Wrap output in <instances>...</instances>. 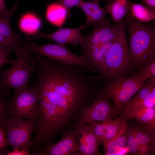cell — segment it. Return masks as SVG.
I'll return each mask as SVG.
<instances>
[{
    "label": "cell",
    "mask_w": 155,
    "mask_h": 155,
    "mask_svg": "<svg viewBox=\"0 0 155 155\" xmlns=\"http://www.w3.org/2000/svg\"><path fill=\"white\" fill-rule=\"evenodd\" d=\"M36 80L32 85L40 96L60 110H82L89 105L99 92L98 82L90 78L86 68L64 63L35 53Z\"/></svg>",
    "instance_id": "6da1fadb"
},
{
    "label": "cell",
    "mask_w": 155,
    "mask_h": 155,
    "mask_svg": "<svg viewBox=\"0 0 155 155\" xmlns=\"http://www.w3.org/2000/svg\"><path fill=\"white\" fill-rule=\"evenodd\" d=\"M126 17L130 66L133 73L155 60V26L129 14Z\"/></svg>",
    "instance_id": "7a4b0ae2"
},
{
    "label": "cell",
    "mask_w": 155,
    "mask_h": 155,
    "mask_svg": "<svg viewBox=\"0 0 155 155\" xmlns=\"http://www.w3.org/2000/svg\"><path fill=\"white\" fill-rule=\"evenodd\" d=\"M116 37L106 55L105 65L106 75L101 81L105 82L120 75L131 73L127 35V18L118 24Z\"/></svg>",
    "instance_id": "3957f363"
},
{
    "label": "cell",
    "mask_w": 155,
    "mask_h": 155,
    "mask_svg": "<svg viewBox=\"0 0 155 155\" xmlns=\"http://www.w3.org/2000/svg\"><path fill=\"white\" fill-rule=\"evenodd\" d=\"M30 52L23 48L16 53V62L9 68L0 71V88H12L15 91L28 89L33 71L36 70V62Z\"/></svg>",
    "instance_id": "277c9868"
},
{
    "label": "cell",
    "mask_w": 155,
    "mask_h": 155,
    "mask_svg": "<svg viewBox=\"0 0 155 155\" xmlns=\"http://www.w3.org/2000/svg\"><path fill=\"white\" fill-rule=\"evenodd\" d=\"M145 81L135 72L120 75L106 82L99 92L112 100L116 115L119 114L126 103L144 86Z\"/></svg>",
    "instance_id": "5b68a950"
},
{
    "label": "cell",
    "mask_w": 155,
    "mask_h": 155,
    "mask_svg": "<svg viewBox=\"0 0 155 155\" xmlns=\"http://www.w3.org/2000/svg\"><path fill=\"white\" fill-rule=\"evenodd\" d=\"M39 99L38 91L32 86L27 89L15 91L9 103L12 118L30 119L38 116Z\"/></svg>",
    "instance_id": "8992f818"
},
{
    "label": "cell",
    "mask_w": 155,
    "mask_h": 155,
    "mask_svg": "<svg viewBox=\"0 0 155 155\" xmlns=\"http://www.w3.org/2000/svg\"><path fill=\"white\" fill-rule=\"evenodd\" d=\"M38 118V116L30 119H10L5 127L7 146L13 150L23 149L30 152L32 134Z\"/></svg>",
    "instance_id": "52a82bcc"
},
{
    "label": "cell",
    "mask_w": 155,
    "mask_h": 155,
    "mask_svg": "<svg viewBox=\"0 0 155 155\" xmlns=\"http://www.w3.org/2000/svg\"><path fill=\"white\" fill-rule=\"evenodd\" d=\"M23 47L27 51L36 53L47 58L65 64L81 66L88 70V66L84 56L73 53L65 45L49 43L38 45L30 40L25 42Z\"/></svg>",
    "instance_id": "ba28073f"
},
{
    "label": "cell",
    "mask_w": 155,
    "mask_h": 155,
    "mask_svg": "<svg viewBox=\"0 0 155 155\" xmlns=\"http://www.w3.org/2000/svg\"><path fill=\"white\" fill-rule=\"evenodd\" d=\"M116 115L110 99L99 92L92 102L81 111L73 126L78 127L96 121H110Z\"/></svg>",
    "instance_id": "9c48e42d"
},
{
    "label": "cell",
    "mask_w": 155,
    "mask_h": 155,
    "mask_svg": "<svg viewBox=\"0 0 155 155\" xmlns=\"http://www.w3.org/2000/svg\"><path fill=\"white\" fill-rule=\"evenodd\" d=\"M17 8L16 5L7 13L0 16V48L8 56L12 51L16 53L23 49L20 34L13 30L10 24L11 17Z\"/></svg>",
    "instance_id": "30bf717a"
},
{
    "label": "cell",
    "mask_w": 155,
    "mask_h": 155,
    "mask_svg": "<svg viewBox=\"0 0 155 155\" xmlns=\"http://www.w3.org/2000/svg\"><path fill=\"white\" fill-rule=\"evenodd\" d=\"M62 135L57 142L48 145L33 155H77L78 150L77 128L73 126Z\"/></svg>",
    "instance_id": "8fae6325"
},
{
    "label": "cell",
    "mask_w": 155,
    "mask_h": 155,
    "mask_svg": "<svg viewBox=\"0 0 155 155\" xmlns=\"http://www.w3.org/2000/svg\"><path fill=\"white\" fill-rule=\"evenodd\" d=\"M85 28L83 25L75 28H61L50 33L44 34L38 32L26 35L27 40L42 38L51 40L58 44L65 45L71 44L75 46H82L84 44L85 36L82 34L81 31Z\"/></svg>",
    "instance_id": "7c38bea8"
},
{
    "label": "cell",
    "mask_w": 155,
    "mask_h": 155,
    "mask_svg": "<svg viewBox=\"0 0 155 155\" xmlns=\"http://www.w3.org/2000/svg\"><path fill=\"white\" fill-rule=\"evenodd\" d=\"M118 24L113 25L109 21L93 25L92 31L85 36L82 47H99L113 41L117 35Z\"/></svg>",
    "instance_id": "4fadbf2b"
},
{
    "label": "cell",
    "mask_w": 155,
    "mask_h": 155,
    "mask_svg": "<svg viewBox=\"0 0 155 155\" xmlns=\"http://www.w3.org/2000/svg\"><path fill=\"white\" fill-rule=\"evenodd\" d=\"M121 117L128 121H134L137 126L148 132L155 133V106L122 112Z\"/></svg>",
    "instance_id": "5bb4252c"
},
{
    "label": "cell",
    "mask_w": 155,
    "mask_h": 155,
    "mask_svg": "<svg viewBox=\"0 0 155 155\" xmlns=\"http://www.w3.org/2000/svg\"><path fill=\"white\" fill-rule=\"evenodd\" d=\"M74 127L78 129L77 155H100L98 147L100 144L92 130L86 125Z\"/></svg>",
    "instance_id": "9a60e30c"
},
{
    "label": "cell",
    "mask_w": 155,
    "mask_h": 155,
    "mask_svg": "<svg viewBox=\"0 0 155 155\" xmlns=\"http://www.w3.org/2000/svg\"><path fill=\"white\" fill-rule=\"evenodd\" d=\"M76 6L82 9L86 16L85 28H87L92 25L109 21L106 18L107 13L104 7L100 6L98 0L86 1L81 0Z\"/></svg>",
    "instance_id": "2e32d148"
},
{
    "label": "cell",
    "mask_w": 155,
    "mask_h": 155,
    "mask_svg": "<svg viewBox=\"0 0 155 155\" xmlns=\"http://www.w3.org/2000/svg\"><path fill=\"white\" fill-rule=\"evenodd\" d=\"M123 119L120 117L108 122L96 121L86 124L98 138L100 143L109 140L116 134Z\"/></svg>",
    "instance_id": "e0dca14e"
},
{
    "label": "cell",
    "mask_w": 155,
    "mask_h": 155,
    "mask_svg": "<svg viewBox=\"0 0 155 155\" xmlns=\"http://www.w3.org/2000/svg\"><path fill=\"white\" fill-rule=\"evenodd\" d=\"M129 127L127 121L123 119L115 135L111 139L102 142L104 155H114L126 146L127 133Z\"/></svg>",
    "instance_id": "ac0fdd59"
},
{
    "label": "cell",
    "mask_w": 155,
    "mask_h": 155,
    "mask_svg": "<svg viewBox=\"0 0 155 155\" xmlns=\"http://www.w3.org/2000/svg\"><path fill=\"white\" fill-rule=\"evenodd\" d=\"M70 14V11L57 1L50 3L47 6L45 17L51 24L57 27L62 26Z\"/></svg>",
    "instance_id": "d6986e66"
},
{
    "label": "cell",
    "mask_w": 155,
    "mask_h": 155,
    "mask_svg": "<svg viewBox=\"0 0 155 155\" xmlns=\"http://www.w3.org/2000/svg\"><path fill=\"white\" fill-rule=\"evenodd\" d=\"M18 24L20 30L26 35L39 32L42 27L43 22L36 13L28 11L20 17Z\"/></svg>",
    "instance_id": "ffe728a7"
},
{
    "label": "cell",
    "mask_w": 155,
    "mask_h": 155,
    "mask_svg": "<svg viewBox=\"0 0 155 155\" xmlns=\"http://www.w3.org/2000/svg\"><path fill=\"white\" fill-rule=\"evenodd\" d=\"M128 14L138 21L149 23L155 19V9L151 8L143 3H136L129 1Z\"/></svg>",
    "instance_id": "44dd1931"
},
{
    "label": "cell",
    "mask_w": 155,
    "mask_h": 155,
    "mask_svg": "<svg viewBox=\"0 0 155 155\" xmlns=\"http://www.w3.org/2000/svg\"><path fill=\"white\" fill-rule=\"evenodd\" d=\"M104 7L106 12L111 16L117 24L128 14L129 1L128 0H110Z\"/></svg>",
    "instance_id": "7402d4cb"
},
{
    "label": "cell",
    "mask_w": 155,
    "mask_h": 155,
    "mask_svg": "<svg viewBox=\"0 0 155 155\" xmlns=\"http://www.w3.org/2000/svg\"><path fill=\"white\" fill-rule=\"evenodd\" d=\"M10 93L9 89L2 88L0 93V125L5 128L12 118L9 110Z\"/></svg>",
    "instance_id": "603a6c76"
},
{
    "label": "cell",
    "mask_w": 155,
    "mask_h": 155,
    "mask_svg": "<svg viewBox=\"0 0 155 155\" xmlns=\"http://www.w3.org/2000/svg\"><path fill=\"white\" fill-rule=\"evenodd\" d=\"M128 129L133 135L139 145L147 144L155 146V133L148 132L137 126H129Z\"/></svg>",
    "instance_id": "cb8c5ba5"
},
{
    "label": "cell",
    "mask_w": 155,
    "mask_h": 155,
    "mask_svg": "<svg viewBox=\"0 0 155 155\" xmlns=\"http://www.w3.org/2000/svg\"><path fill=\"white\" fill-rule=\"evenodd\" d=\"M154 106H155V89L153 90L146 98L130 105L124 106L120 113L134 109H144Z\"/></svg>",
    "instance_id": "d4e9b609"
},
{
    "label": "cell",
    "mask_w": 155,
    "mask_h": 155,
    "mask_svg": "<svg viewBox=\"0 0 155 155\" xmlns=\"http://www.w3.org/2000/svg\"><path fill=\"white\" fill-rule=\"evenodd\" d=\"M143 80L155 77V60L135 72Z\"/></svg>",
    "instance_id": "484cf974"
},
{
    "label": "cell",
    "mask_w": 155,
    "mask_h": 155,
    "mask_svg": "<svg viewBox=\"0 0 155 155\" xmlns=\"http://www.w3.org/2000/svg\"><path fill=\"white\" fill-rule=\"evenodd\" d=\"M139 146L135 137L128 129L126 146L128 151L131 153L137 155Z\"/></svg>",
    "instance_id": "4316f807"
},
{
    "label": "cell",
    "mask_w": 155,
    "mask_h": 155,
    "mask_svg": "<svg viewBox=\"0 0 155 155\" xmlns=\"http://www.w3.org/2000/svg\"><path fill=\"white\" fill-rule=\"evenodd\" d=\"M5 129L0 125V155H7L9 150L6 148L7 145Z\"/></svg>",
    "instance_id": "83f0119b"
},
{
    "label": "cell",
    "mask_w": 155,
    "mask_h": 155,
    "mask_svg": "<svg viewBox=\"0 0 155 155\" xmlns=\"http://www.w3.org/2000/svg\"><path fill=\"white\" fill-rule=\"evenodd\" d=\"M155 150V146L147 144L139 145L137 155H154Z\"/></svg>",
    "instance_id": "f1b7e54d"
},
{
    "label": "cell",
    "mask_w": 155,
    "mask_h": 155,
    "mask_svg": "<svg viewBox=\"0 0 155 155\" xmlns=\"http://www.w3.org/2000/svg\"><path fill=\"white\" fill-rule=\"evenodd\" d=\"M81 0H57L56 1L59 3L69 11L75 6H77Z\"/></svg>",
    "instance_id": "f546056e"
},
{
    "label": "cell",
    "mask_w": 155,
    "mask_h": 155,
    "mask_svg": "<svg viewBox=\"0 0 155 155\" xmlns=\"http://www.w3.org/2000/svg\"><path fill=\"white\" fill-rule=\"evenodd\" d=\"M7 55L0 48V67L5 64H13L16 60H9L7 58Z\"/></svg>",
    "instance_id": "4dcf8cb0"
},
{
    "label": "cell",
    "mask_w": 155,
    "mask_h": 155,
    "mask_svg": "<svg viewBox=\"0 0 155 155\" xmlns=\"http://www.w3.org/2000/svg\"><path fill=\"white\" fill-rule=\"evenodd\" d=\"M30 152L24 149L13 150L12 151L9 150L7 155H30Z\"/></svg>",
    "instance_id": "1f68e13d"
},
{
    "label": "cell",
    "mask_w": 155,
    "mask_h": 155,
    "mask_svg": "<svg viewBox=\"0 0 155 155\" xmlns=\"http://www.w3.org/2000/svg\"><path fill=\"white\" fill-rule=\"evenodd\" d=\"M9 11L6 8L5 0H0V16L7 13Z\"/></svg>",
    "instance_id": "d6a6232c"
},
{
    "label": "cell",
    "mask_w": 155,
    "mask_h": 155,
    "mask_svg": "<svg viewBox=\"0 0 155 155\" xmlns=\"http://www.w3.org/2000/svg\"><path fill=\"white\" fill-rule=\"evenodd\" d=\"M143 4L149 7L155 9V0H141Z\"/></svg>",
    "instance_id": "836d02e7"
},
{
    "label": "cell",
    "mask_w": 155,
    "mask_h": 155,
    "mask_svg": "<svg viewBox=\"0 0 155 155\" xmlns=\"http://www.w3.org/2000/svg\"><path fill=\"white\" fill-rule=\"evenodd\" d=\"M2 90V88H0V93L1 92Z\"/></svg>",
    "instance_id": "e575fe53"
},
{
    "label": "cell",
    "mask_w": 155,
    "mask_h": 155,
    "mask_svg": "<svg viewBox=\"0 0 155 155\" xmlns=\"http://www.w3.org/2000/svg\"><path fill=\"white\" fill-rule=\"evenodd\" d=\"M20 0H18V1H20Z\"/></svg>",
    "instance_id": "d590c367"
},
{
    "label": "cell",
    "mask_w": 155,
    "mask_h": 155,
    "mask_svg": "<svg viewBox=\"0 0 155 155\" xmlns=\"http://www.w3.org/2000/svg\"></svg>",
    "instance_id": "8d00e7d4"
}]
</instances>
